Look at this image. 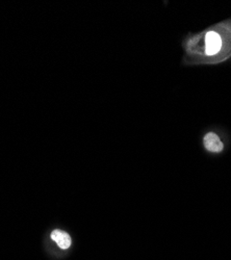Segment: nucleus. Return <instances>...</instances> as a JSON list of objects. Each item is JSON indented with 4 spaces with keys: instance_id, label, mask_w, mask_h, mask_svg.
<instances>
[{
    "instance_id": "f257e3e1",
    "label": "nucleus",
    "mask_w": 231,
    "mask_h": 260,
    "mask_svg": "<svg viewBox=\"0 0 231 260\" xmlns=\"http://www.w3.org/2000/svg\"><path fill=\"white\" fill-rule=\"evenodd\" d=\"M50 240L59 250L66 252L72 247V238L68 232L62 229H54L50 232Z\"/></svg>"
},
{
    "instance_id": "f03ea898",
    "label": "nucleus",
    "mask_w": 231,
    "mask_h": 260,
    "mask_svg": "<svg viewBox=\"0 0 231 260\" xmlns=\"http://www.w3.org/2000/svg\"><path fill=\"white\" fill-rule=\"evenodd\" d=\"M222 41L221 35L216 32H208L205 35V53L209 57L216 55L222 49Z\"/></svg>"
},
{
    "instance_id": "7ed1b4c3",
    "label": "nucleus",
    "mask_w": 231,
    "mask_h": 260,
    "mask_svg": "<svg viewBox=\"0 0 231 260\" xmlns=\"http://www.w3.org/2000/svg\"><path fill=\"white\" fill-rule=\"evenodd\" d=\"M203 145L204 148L212 153H220L224 149V144L221 141L219 135L215 132H208L203 138Z\"/></svg>"
}]
</instances>
